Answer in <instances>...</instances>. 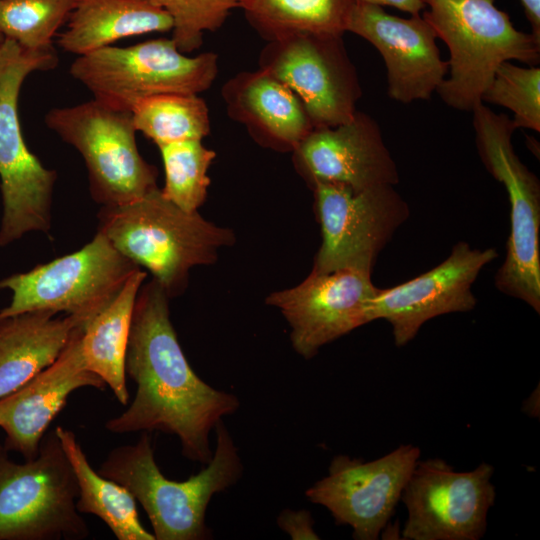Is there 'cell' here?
Here are the masks:
<instances>
[{"label":"cell","instance_id":"cell-1","mask_svg":"<svg viewBox=\"0 0 540 540\" xmlns=\"http://www.w3.org/2000/svg\"><path fill=\"white\" fill-rule=\"evenodd\" d=\"M168 299L154 279L137 294L125 362L137 390L131 405L105 427L116 434L176 435L183 456L207 464L213 456L210 432L239 408V400L193 371L171 323Z\"/></svg>","mask_w":540,"mask_h":540},{"label":"cell","instance_id":"cell-2","mask_svg":"<svg viewBox=\"0 0 540 540\" xmlns=\"http://www.w3.org/2000/svg\"><path fill=\"white\" fill-rule=\"evenodd\" d=\"M216 448L198 474L185 481L166 478L154 459L151 437L143 432L135 444L114 448L98 472L124 486L146 512L155 540L211 538L205 516L214 494L234 485L242 475L238 448L220 421Z\"/></svg>","mask_w":540,"mask_h":540},{"label":"cell","instance_id":"cell-3","mask_svg":"<svg viewBox=\"0 0 540 540\" xmlns=\"http://www.w3.org/2000/svg\"><path fill=\"white\" fill-rule=\"evenodd\" d=\"M98 232L125 257L153 275L169 297L186 287L189 270L215 261L221 246L234 240L232 231L186 212L156 188L119 206H103Z\"/></svg>","mask_w":540,"mask_h":540},{"label":"cell","instance_id":"cell-4","mask_svg":"<svg viewBox=\"0 0 540 540\" xmlns=\"http://www.w3.org/2000/svg\"><path fill=\"white\" fill-rule=\"evenodd\" d=\"M422 1V17L449 49V77L436 92L451 108L471 112L503 62L539 63L540 42L516 29L495 0Z\"/></svg>","mask_w":540,"mask_h":540},{"label":"cell","instance_id":"cell-5","mask_svg":"<svg viewBox=\"0 0 540 540\" xmlns=\"http://www.w3.org/2000/svg\"><path fill=\"white\" fill-rule=\"evenodd\" d=\"M54 48L27 50L4 38L0 46V179L3 213L0 246L33 231L47 233L57 174L27 147L18 115L24 80L35 71L55 68Z\"/></svg>","mask_w":540,"mask_h":540},{"label":"cell","instance_id":"cell-6","mask_svg":"<svg viewBox=\"0 0 540 540\" xmlns=\"http://www.w3.org/2000/svg\"><path fill=\"white\" fill-rule=\"evenodd\" d=\"M471 112L479 157L504 185L510 203L506 257L495 274V287L540 313L539 179L514 151L512 136L517 128L510 117L483 102Z\"/></svg>","mask_w":540,"mask_h":540},{"label":"cell","instance_id":"cell-7","mask_svg":"<svg viewBox=\"0 0 540 540\" xmlns=\"http://www.w3.org/2000/svg\"><path fill=\"white\" fill-rule=\"evenodd\" d=\"M78 484L55 429L38 455L17 463L0 445V540H80L89 529L76 508Z\"/></svg>","mask_w":540,"mask_h":540},{"label":"cell","instance_id":"cell-8","mask_svg":"<svg viewBox=\"0 0 540 540\" xmlns=\"http://www.w3.org/2000/svg\"><path fill=\"white\" fill-rule=\"evenodd\" d=\"M69 72L94 99L131 111L136 102L149 96L198 95L209 89L217 77L218 56L214 52L187 56L171 38H158L77 56Z\"/></svg>","mask_w":540,"mask_h":540},{"label":"cell","instance_id":"cell-9","mask_svg":"<svg viewBox=\"0 0 540 540\" xmlns=\"http://www.w3.org/2000/svg\"><path fill=\"white\" fill-rule=\"evenodd\" d=\"M45 124L82 156L89 190L103 206H119L157 187L158 172L139 153L131 111L96 99L50 109Z\"/></svg>","mask_w":540,"mask_h":540},{"label":"cell","instance_id":"cell-10","mask_svg":"<svg viewBox=\"0 0 540 540\" xmlns=\"http://www.w3.org/2000/svg\"><path fill=\"white\" fill-rule=\"evenodd\" d=\"M138 268L97 231L78 251L2 279L0 289H9L12 298L0 318L45 310L64 312L86 326Z\"/></svg>","mask_w":540,"mask_h":540},{"label":"cell","instance_id":"cell-11","mask_svg":"<svg viewBox=\"0 0 540 540\" xmlns=\"http://www.w3.org/2000/svg\"><path fill=\"white\" fill-rule=\"evenodd\" d=\"M311 187L322 233L312 270L371 273L380 252L410 215L406 201L393 185L354 190L316 182Z\"/></svg>","mask_w":540,"mask_h":540},{"label":"cell","instance_id":"cell-12","mask_svg":"<svg viewBox=\"0 0 540 540\" xmlns=\"http://www.w3.org/2000/svg\"><path fill=\"white\" fill-rule=\"evenodd\" d=\"M494 468L479 464L455 471L439 458L418 460L401 495L407 518L406 540H479L496 498Z\"/></svg>","mask_w":540,"mask_h":540},{"label":"cell","instance_id":"cell-13","mask_svg":"<svg viewBox=\"0 0 540 540\" xmlns=\"http://www.w3.org/2000/svg\"><path fill=\"white\" fill-rule=\"evenodd\" d=\"M342 37L298 34L268 41L260 53L259 68L297 95L314 128L350 121L362 95Z\"/></svg>","mask_w":540,"mask_h":540},{"label":"cell","instance_id":"cell-14","mask_svg":"<svg viewBox=\"0 0 540 540\" xmlns=\"http://www.w3.org/2000/svg\"><path fill=\"white\" fill-rule=\"evenodd\" d=\"M420 457V449L400 445L364 462L338 455L328 475L305 492L309 501L329 510L337 524L353 529L357 540H376L392 517Z\"/></svg>","mask_w":540,"mask_h":540},{"label":"cell","instance_id":"cell-15","mask_svg":"<svg viewBox=\"0 0 540 540\" xmlns=\"http://www.w3.org/2000/svg\"><path fill=\"white\" fill-rule=\"evenodd\" d=\"M497 257L494 248L478 249L458 242L449 256L429 271L391 288H378L369 308L370 322L386 320L396 346L406 345L428 320L473 310L477 300L472 285Z\"/></svg>","mask_w":540,"mask_h":540},{"label":"cell","instance_id":"cell-16","mask_svg":"<svg viewBox=\"0 0 540 540\" xmlns=\"http://www.w3.org/2000/svg\"><path fill=\"white\" fill-rule=\"evenodd\" d=\"M377 289L369 272L312 270L299 285L270 294L266 302L289 323L295 351L310 359L324 345L370 322Z\"/></svg>","mask_w":540,"mask_h":540},{"label":"cell","instance_id":"cell-17","mask_svg":"<svg viewBox=\"0 0 540 540\" xmlns=\"http://www.w3.org/2000/svg\"><path fill=\"white\" fill-rule=\"evenodd\" d=\"M346 32L379 51L387 70L388 95L397 102L428 100L446 78L448 61L441 58L436 33L420 14L402 18L381 6L354 1Z\"/></svg>","mask_w":540,"mask_h":540},{"label":"cell","instance_id":"cell-18","mask_svg":"<svg viewBox=\"0 0 540 540\" xmlns=\"http://www.w3.org/2000/svg\"><path fill=\"white\" fill-rule=\"evenodd\" d=\"M293 152L297 169L310 185L338 183L361 190L399 182L379 125L358 110L346 123L314 128Z\"/></svg>","mask_w":540,"mask_h":540},{"label":"cell","instance_id":"cell-19","mask_svg":"<svg viewBox=\"0 0 540 540\" xmlns=\"http://www.w3.org/2000/svg\"><path fill=\"white\" fill-rule=\"evenodd\" d=\"M79 326L59 357L19 388L0 399V428L6 433L4 447L35 458L49 425L68 397L83 387L105 389V382L89 371L81 353Z\"/></svg>","mask_w":540,"mask_h":540},{"label":"cell","instance_id":"cell-20","mask_svg":"<svg viewBox=\"0 0 540 540\" xmlns=\"http://www.w3.org/2000/svg\"><path fill=\"white\" fill-rule=\"evenodd\" d=\"M221 95L229 117L244 125L263 146L294 151L314 129L297 95L261 68L230 78Z\"/></svg>","mask_w":540,"mask_h":540},{"label":"cell","instance_id":"cell-21","mask_svg":"<svg viewBox=\"0 0 540 540\" xmlns=\"http://www.w3.org/2000/svg\"><path fill=\"white\" fill-rule=\"evenodd\" d=\"M55 315L36 310L0 318V399L51 365L84 326Z\"/></svg>","mask_w":540,"mask_h":540},{"label":"cell","instance_id":"cell-22","mask_svg":"<svg viewBox=\"0 0 540 540\" xmlns=\"http://www.w3.org/2000/svg\"><path fill=\"white\" fill-rule=\"evenodd\" d=\"M66 22L58 44L77 56L123 38L173 28L171 16L148 0H77Z\"/></svg>","mask_w":540,"mask_h":540},{"label":"cell","instance_id":"cell-23","mask_svg":"<svg viewBox=\"0 0 540 540\" xmlns=\"http://www.w3.org/2000/svg\"><path fill=\"white\" fill-rule=\"evenodd\" d=\"M146 276L141 268L135 270L118 295L86 324L81 336L86 368L109 386L122 405L129 400L125 362L132 315Z\"/></svg>","mask_w":540,"mask_h":540},{"label":"cell","instance_id":"cell-24","mask_svg":"<svg viewBox=\"0 0 540 540\" xmlns=\"http://www.w3.org/2000/svg\"><path fill=\"white\" fill-rule=\"evenodd\" d=\"M55 432L76 476L78 512L100 518L118 540H155L140 522L133 495L92 468L71 430L57 426Z\"/></svg>","mask_w":540,"mask_h":540},{"label":"cell","instance_id":"cell-25","mask_svg":"<svg viewBox=\"0 0 540 540\" xmlns=\"http://www.w3.org/2000/svg\"><path fill=\"white\" fill-rule=\"evenodd\" d=\"M354 0H239L252 27L267 41L298 34L346 32Z\"/></svg>","mask_w":540,"mask_h":540},{"label":"cell","instance_id":"cell-26","mask_svg":"<svg viewBox=\"0 0 540 540\" xmlns=\"http://www.w3.org/2000/svg\"><path fill=\"white\" fill-rule=\"evenodd\" d=\"M131 114L136 130L157 146L202 140L210 132L207 104L196 94L149 96L136 102Z\"/></svg>","mask_w":540,"mask_h":540},{"label":"cell","instance_id":"cell-27","mask_svg":"<svg viewBox=\"0 0 540 540\" xmlns=\"http://www.w3.org/2000/svg\"><path fill=\"white\" fill-rule=\"evenodd\" d=\"M165 172L161 192L186 212H197L207 197L209 167L216 153L202 140H184L158 146Z\"/></svg>","mask_w":540,"mask_h":540},{"label":"cell","instance_id":"cell-28","mask_svg":"<svg viewBox=\"0 0 540 540\" xmlns=\"http://www.w3.org/2000/svg\"><path fill=\"white\" fill-rule=\"evenodd\" d=\"M77 0H0V33L27 50L52 48V38Z\"/></svg>","mask_w":540,"mask_h":540},{"label":"cell","instance_id":"cell-29","mask_svg":"<svg viewBox=\"0 0 540 540\" xmlns=\"http://www.w3.org/2000/svg\"><path fill=\"white\" fill-rule=\"evenodd\" d=\"M482 102L512 111L517 129L540 132V68L503 62L484 91Z\"/></svg>","mask_w":540,"mask_h":540},{"label":"cell","instance_id":"cell-30","mask_svg":"<svg viewBox=\"0 0 540 540\" xmlns=\"http://www.w3.org/2000/svg\"><path fill=\"white\" fill-rule=\"evenodd\" d=\"M172 18V40L185 54L200 48L203 34L214 32L239 8V0H148Z\"/></svg>","mask_w":540,"mask_h":540},{"label":"cell","instance_id":"cell-31","mask_svg":"<svg viewBox=\"0 0 540 540\" xmlns=\"http://www.w3.org/2000/svg\"><path fill=\"white\" fill-rule=\"evenodd\" d=\"M277 524L293 540H317L320 538L314 531V520L307 510L286 509L278 516Z\"/></svg>","mask_w":540,"mask_h":540},{"label":"cell","instance_id":"cell-32","mask_svg":"<svg viewBox=\"0 0 540 540\" xmlns=\"http://www.w3.org/2000/svg\"><path fill=\"white\" fill-rule=\"evenodd\" d=\"M355 2L368 3L378 6H390L411 15H418L426 8L422 0H354Z\"/></svg>","mask_w":540,"mask_h":540},{"label":"cell","instance_id":"cell-33","mask_svg":"<svg viewBox=\"0 0 540 540\" xmlns=\"http://www.w3.org/2000/svg\"><path fill=\"white\" fill-rule=\"evenodd\" d=\"M531 25V34L540 42V0H520Z\"/></svg>","mask_w":540,"mask_h":540},{"label":"cell","instance_id":"cell-34","mask_svg":"<svg viewBox=\"0 0 540 540\" xmlns=\"http://www.w3.org/2000/svg\"><path fill=\"white\" fill-rule=\"evenodd\" d=\"M3 40H4V37H3L2 34L0 33V46L2 45Z\"/></svg>","mask_w":540,"mask_h":540}]
</instances>
